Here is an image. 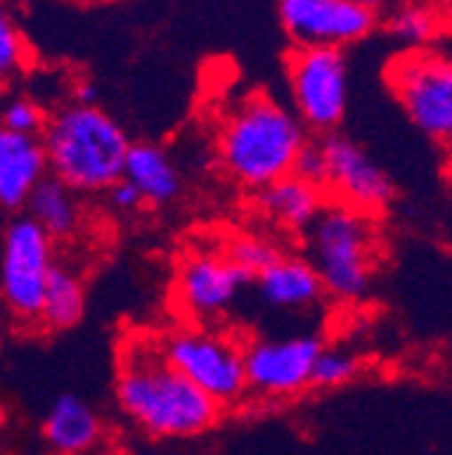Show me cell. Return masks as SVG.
<instances>
[{"label":"cell","instance_id":"obj_28","mask_svg":"<svg viewBox=\"0 0 452 455\" xmlns=\"http://www.w3.org/2000/svg\"><path fill=\"white\" fill-rule=\"evenodd\" d=\"M355 6H361V9H366V12H374V14H379V12H385V9H390L395 0H353Z\"/></svg>","mask_w":452,"mask_h":455},{"label":"cell","instance_id":"obj_1","mask_svg":"<svg viewBox=\"0 0 452 455\" xmlns=\"http://www.w3.org/2000/svg\"><path fill=\"white\" fill-rule=\"evenodd\" d=\"M120 412L152 439H190L217 426L222 407L165 361L157 339L123 341L115 382Z\"/></svg>","mask_w":452,"mask_h":455},{"label":"cell","instance_id":"obj_6","mask_svg":"<svg viewBox=\"0 0 452 455\" xmlns=\"http://www.w3.org/2000/svg\"><path fill=\"white\" fill-rule=\"evenodd\" d=\"M387 87L412 125L439 144H452V54L409 49L385 71Z\"/></svg>","mask_w":452,"mask_h":455},{"label":"cell","instance_id":"obj_19","mask_svg":"<svg viewBox=\"0 0 452 455\" xmlns=\"http://www.w3.org/2000/svg\"><path fill=\"white\" fill-rule=\"evenodd\" d=\"M84 307H87V296L79 271H74L66 263H58L52 268L46 284L41 325L49 331H68L84 317Z\"/></svg>","mask_w":452,"mask_h":455},{"label":"cell","instance_id":"obj_3","mask_svg":"<svg viewBox=\"0 0 452 455\" xmlns=\"http://www.w3.org/2000/svg\"><path fill=\"white\" fill-rule=\"evenodd\" d=\"M41 139L52 177L76 193H108L125 180L133 141L100 106L68 103L58 108Z\"/></svg>","mask_w":452,"mask_h":455},{"label":"cell","instance_id":"obj_24","mask_svg":"<svg viewBox=\"0 0 452 455\" xmlns=\"http://www.w3.org/2000/svg\"><path fill=\"white\" fill-rule=\"evenodd\" d=\"M25 57H28L25 38L12 22V17L4 14L0 17V74H4V79H12L25 68Z\"/></svg>","mask_w":452,"mask_h":455},{"label":"cell","instance_id":"obj_21","mask_svg":"<svg viewBox=\"0 0 452 455\" xmlns=\"http://www.w3.org/2000/svg\"><path fill=\"white\" fill-rule=\"evenodd\" d=\"M222 252L228 255L239 268H244L247 274H252L255 279H258L266 268H271L282 255H285L274 242H268V239H263V236H252V234L234 236L228 244H225Z\"/></svg>","mask_w":452,"mask_h":455},{"label":"cell","instance_id":"obj_10","mask_svg":"<svg viewBox=\"0 0 452 455\" xmlns=\"http://www.w3.org/2000/svg\"><path fill=\"white\" fill-rule=\"evenodd\" d=\"M282 30L301 49H345L374 33L379 17L353 0H276Z\"/></svg>","mask_w":452,"mask_h":455},{"label":"cell","instance_id":"obj_4","mask_svg":"<svg viewBox=\"0 0 452 455\" xmlns=\"http://www.w3.org/2000/svg\"><path fill=\"white\" fill-rule=\"evenodd\" d=\"M328 296L345 304L361 301L371 288L377 260V236L371 217L345 206L328 204L306 231V255Z\"/></svg>","mask_w":452,"mask_h":455},{"label":"cell","instance_id":"obj_8","mask_svg":"<svg viewBox=\"0 0 452 455\" xmlns=\"http://www.w3.org/2000/svg\"><path fill=\"white\" fill-rule=\"evenodd\" d=\"M288 84L293 111L301 123L322 136L336 133L347 114L350 74L345 49H301L288 54Z\"/></svg>","mask_w":452,"mask_h":455},{"label":"cell","instance_id":"obj_16","mask_svg":"<svg viewBox=\"0 0 452 455\" xmlns=\"http://www.w3.org/2000/svg\"><path fill=\"white\" fill-rule=\"evenodd\" d=\"M322 190L298 180L296 174L279 180L258 193V209L288 231H309L325 209Z\"/></svg>","mask_w":452,"mask_h":455},{"label":"cell","instance_id":"obj_20","mask_svg":"<svg viewBox=\"0 0 452 455\" xmlns=\"http://www.w3.org/2000/svg\"><path fill=\"white\" fill-rule=\"evenodd\" d=\"M387 28L399 41H407L415 49H425V44H431L439 36L441 17L433 6L420 4V0H409V4H401L390 14Z\"/></svg>","mask_w":452,"mask_h":455},{"label":"cell","instance_id":"obj_14","mask_svg":"<svg viewBox=\"0 0 452 455\" xmlns=\"http://www.w3.org/2000/svg\"><path fill=\"white\" fill-rule=\"evenodd\" d=\"M41 436L54 455H87L103 439V420L84 398L63 393L52 402Z\"/></svg>","mask_w":452,"mask_h":455},{"label":"cell","instance_id":"obj_18","mask_svg":"<svg viewBox=\"0 0 452 455\" xmlns=\"http://www.w3.org/2000/svg\"><path fill=\"white\" fill-rule=\"evenodd\" d=\"M79 193L58 177H46L28 201V214L44 228L54 242H68L82 231Z\"/></svg>","mask_w":452,"mask_h":455},{"label":"cell","instance_id":"obj_7","mask_svg":"<svg viewBox=\"0 0 452 455\" xmlns=\"http://www.w3.org/2000/svg\"><path fill=\"white\" fill-rule=\"evenodd\" d=\"M54 263V239L25 212L14 214L4 231L0 288L6 309L20 323H41L46 284Z\"/></svg>","mask_w":452,"mask_h":455},{"label":"cell","instance_id":"obj_11","mask_svg":"<svg viewBox=\"0 0 452 455\" xmlns=\"http://www.w3.org/2000/svg\"><path fill=\"white\" fill-rule=\"evenodd\" d=\"M255 284V276L239 268L219 250H201L182 260L174 282L177 307L193 320L222 317L242 293Z\"/></svg>","mask_w":452,"mask_h":455},{"label":"cell","instance_id":"obj_26","mask_svg":"<svg viewBox=\"0 0 452 455\" xmlns=\"http://www.w3.org/2000/svg\"><path fill=\"white\" fill-rule=\"evenodd\" d=\"M106 198H108V206L115 209L117 214H133V212H139L141 206H147L144 196H141L128 180L117 182L115 188H111V190L106 193Z\"/></svg>","mask_w":452,"mask_h":455},{"label":"cell","instance_id":"obj_22","mask_svg":"<svg viewBox=\"0 0 452 455\" xmlns=\"http://www.w3.org/2000/svg\"><path fill=\"white\" fill-rule=\"evenodd\" d=\"M363 369V361L350 350H322L314 366V387H342L353 382Z\"/></svg>","mask_w":452,"mask_h":455},{"label":"cell","instance_id":"obj_29","mask_svg":"<svg viewBox=\"0 0 452 455\" xmlns=\"http://www.w3.org/2000/svg\"><path fill=\"white\" fill-rule=\"evenodd\" d=\"M117 455H139V452H117Z\"/></svg>","mask_w":452,"mask_h":455},{"label":"cell","instance_id":"obj_17","mask_svg":"<svg viewBox=\"0 0 452 455\" xmlns=\"http://www.w3.org/2000/svg\"><path fill=\"white\" fill-rule=\"evenodd\" d=\"M125 180L144 196L149 206H168L182 193V177L174 157L152 141H139L131 147Z\"/></svg>","mask_w":452,"mask_h":455},{"label":"cell","instance_id":"obj_12","mask_svg":"<svg viewBox=\"0 0 452 455\" xmlns=\"http://www.w3.org/2000/svg\"><path fill=\"white\" fill-rule=\"evenodd\" d=\"M322 144L330 163L328 190H333L338 204L366 217L382 214L395 198V185L387 171L358 141L342 133L322 136Z\"/></svg>","mask_w":452,"mask_h":455},{"label":"cell","instance_id":"obj_25","mask_svg":"<svg viewBox=\"0 0 452 455\" xmlns=\"http://www.w3.org/2000/svg\"><path fill=\"white\" fill-rule=\"evenodd\" d=\"M293 174L320 190H328V182H330V163H328V152H325V144L322 141H309L306 149L301 152Z\"/></svg>","mask_w":452,"mask_h":455},{"label":"cell","instance_id":"obj_23","mask_svg":"<svg viewBox=\"0 0 452 455\" xmlns=\"http://www.w3.org/2000/svg\"><path fill=\"white\" fill-rule=\"evenodd\" d=\"M49 120L38 100L28 95H14L4 103V131L22 136H44Z\"/></svg>","mask_w":452,"mask_h":455},{"label":"cell","instance_id":"obj_13","mask_svg":"<svg viewBox=\"0 0 452 455\" xmlns=\"http://www.w3.org/2000/svg\"><path fill=\"white\" fill-rule=\"evenodd\" d=\"M46 177L52 171L44 139L0 131V206L20 214Z\"/></svg>","mask_w":452,"mask_h":455},{"label":"cell","instance_id":"obj_5","mask_svg":"<svg viewBox=\"0 0 452 455\" xmlns=\"http://www.w3.org/2000/svg\"><path fill=\"white\" fill-rule=\"evenodd\" d=\"M157 345L165 361L219 407H234L250 393L244 350L231 336L182 325L157 336Z\"/></svg>","mask_w":452,"mask_h":455},{"label":"cell","instance_id":"obj_27","mask_svg":"<svg viewBox=\"0 0 452 455\" xmlns=\"http://www.w3.org/2000/svg\"><path fill=\"white\" fill-rule=\"evenodd\" d=\"M74 103H82V106H98V90H95L90 82L76 84V90H74Z\"/></svg>","mask_w":452,"mask_h":455},{"label":"cell","instance_id":"obj_15","mask_svg":"<svg viewBox=\"0 0 452 455\" xmlns=\"http://www.w3.org/2000/svg\"><path fill=\"white\" fill-rule=\"evenodd\" d=\"M255 288L260 301L276 312H304L312 309L325 293L320 274L301 255H282L271 268H266Z\"/></svg>","mask_w":452,"mask_h":455},{"label":"cell","instance_id":"obj_9","mask_svg":"<svg viewBox=\"0 0 452 455\" xmlns=\"http://www.w3.org/2000/svg\"><path fill=\"white\" fill-rule=\"evenodd\" d=\"M325 350L320 333H293L255 339L244 347L250 393L263 398H285L306 390L314 366Z\"/></svg>","mask_w":452,"mask_h":455},{"label":"cell","instance_id":"obj_2","mask_svg":"<svg viewBox=\"0 0 452 455\" xmlns=\"http://www.w3.org/2000/svg\"><path fill=\"white\" fill-rule=\"evenodd\" d=\"M301 117L266 92L236 103L217 133V160L225 177L260 193L285 180L309 144Z\"/></svg>","mask_w":452,"mask_h":455}]
</instances>
